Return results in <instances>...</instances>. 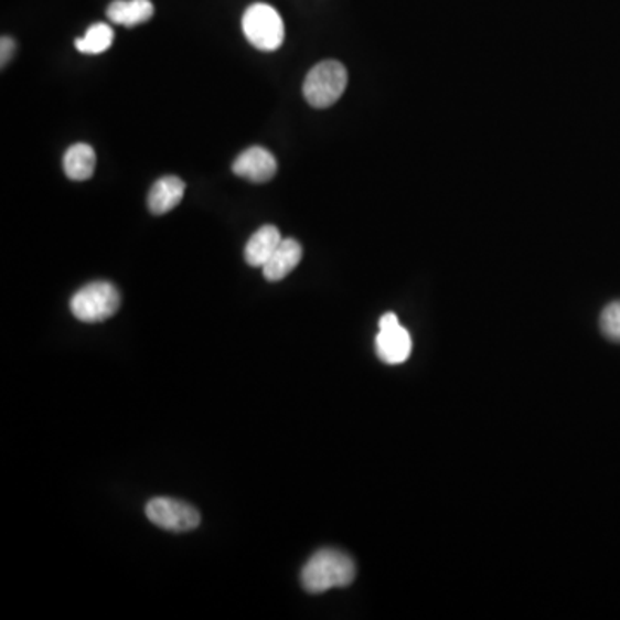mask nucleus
Returning <instances> with one entry per match:
<instances>
[{
  "label": "nucleus",
  "mask_w": 620,
  "mask_h": 620,
  "mask_svg": "<svg viewBox=\"0 0 620 620\" xmlns=\"http://www.w3.org/2000/svg\"><path fill=\"white\" fill-rule=\"evenodd\" d=\"M302 586L309 594H324L328 589L345 588L355 579V564L340 549L316 552L302 569Z\"/></svg>",
  "instance_id": "nucleus-1"
},
{
  "label": "nucleus",
  "mask_w": 620,
  "mask_h": 620,
  "mask_svg": "<svg viewBox=\"0 0 620 620\" xmlns=\"http://www.w3.org/2000/svg\"><path fill=\"white\" fill-rule=\"evenodd\" d=\"M349 75L338 61H322L310 70L303 83V97L316 109H327L340 100L346 88Z\"/></svg>",
  "instance_id": "nucleus-2"
},
{
  "label": "nucleus",
  "mask_w": 620,
  "mask_h": 620,
  "mask_svg": "<svg viewBox=\"0 0 620 620\" xmlns=\"http://www.w3.org/2000/svg\"><path fill=\"white\" fill-rule=\"evenodd\" d=\"M121 306L118 288L109 281H94L76 291L72 312L82 322H103L113 318Z\"/></svg>",
  "instance_id": "nucleus-3"
},
{
  "label": "nucleus",
  "mask_w": 620,
  "mask_h": 620,
  "mask_svg": "<svg viewBox=\"0 0 620 620\" xmlns=\"http://www.w3.org/2000/svg\"><path fill=\"white\" fill-rule=\"evenodd\" d=\"M245 36L264 52L278 51L285 42V24L279 12L269 4H252L242 20Z\"/></svg>",
  "instance_id": "nucleus-4"
},
{
  "label": "nucleus",
  "mask_w": 620,
  "mask_h": 620,
  "mask_svg": "<svg viewBox=\"0 0 620 620\" xmlns=\"http://www.w3.org/2000/svg\"><path fill=\"white\" fill-rule=\"evenodd\" d=\"M146 514L150 523L173 533H185V531L195 530L201 524V514L195 506L190 503L181 502L177 499H159L150 500L146 506Z\"/></svg>",
  "instance_id": "nucleus-5"
},
{
  "label": "nucleus",
  "mask_w": 620,
  "mask_h": 620,
  "mask_svg": "<svg viewBox=\"0 0 620 620\" xmlns=\"http://www.w3.org/2000/svg\"><path fill=\"white\" fill-rule=\"evenodd\" d=\"M377 357L389 365L402 364L410 357L413 338L402 327L397 314L388 312L380 319V333L376 336Z\"/></svg>",
  "instance_id": "nucleus-6"
},
{
  "label": "nucleus",
  "mask_w": 620,
  "mask_h": 620,
  "mask_svg": "<svg viewBox=\"0 0 620 620\" xmlns=\"http://www.w3.org/2000/svg\"><path fill=\"white\" fill-rule=\"evenodd\" d=\"M276 171H278V162L275 156L263 147H250L239 153L233 162V173L252 183H266L275 178Z\"/></svg>",
  "instance_id": "nucleus-7"
},
{
  "label": "nucleus",
  "mask_w": 620,
  "mask_h": 620,
  "mask_svg": "<svg viewBox=\"0 0 620 620\" xmlns=\"http://www.w3.org/2000/svg\"><path fill=\"white\" fill-rule=\"evenodd\" d=\"M302 254V245L297 239L284 238L271 259L267 260L266 266L263 267L264 278L267 281H272V284L287 278L295 267L299 266Z\"/></svg>",
  "instance_id": "nucleus-8"
},
{
  "label": "nucleus",
  "mask_w": 620,
  "mask_h": 620,
  "mask_svg": "<svg viewBox=\"0 0 620 620\" xmlns=\"http://www.w3.org/2000/svg\"><path fill=\"white\" fill-rule=\"evenodd\" d=\"M185 195V183L177 177H165L153 183L149 193L150 213L156 216L173 211Z\"/></svg>",
  "instance_id": "nucleus-9"
},
{
  "label": "nucleus",
  "mask_w": 620,
  "mask_h": 620,
  "mask_svg": "<svg viewBox=\"0 0 620 620\" xmlns=\"http://www.w3.org/2000/svg\"><path fill=\"white\" fill-rule=\"evenodd\" d=\"M281 242H284L281 233L272 224H266L263 228L257 229L248 239L247 247H245V260H247L248 266H266L267 260L271 259Z\"/></svg>",
  "instance_id": "nucleus-10"
},
{
  "label": "nucleus",
  "mask_w": 620,
  "mask_h": 620,
  "mask_svg": "<svg viewBox=\"0 0 620 620\" xmlns=\"http://www.w3.org/2000/svg\"><path fill=\"white\" fill-rule=\"evenodd\" d=\"M153 17V4L150 0H115L107 8V18L121 26H138Z\"/></svg>",
  "instance_id": "nucleus-11"
},
{
  "label": "nucleus",
  "mask_w": 620,
  "mask_h": 620,
  "mask_svg": "<svg viewBox=\"0 0 620 620\" xmlns=\"http://www.w3.org/2000/svg\"><path fill=\"white\" fill-rule=\"evenodd\" d=\"M95 164H97L95 150L87 143L70 147L64 156V173L73 181L90 180L94 177Z\"/></svg>",
  "instance_id": "nucleus-12"
},
{
  "label": "nucleus",
  "mask_w": 620,
  "mask_h": 620,
  "mask_svg": "<svg viewBox=\"0 0 620 620\" xmlns=\"http://www.w3.org/2000/svg\"><path fill=\"white\" fill-rule=\"evenodd\" d=\"M115 40V32L109 24L97 23L88 28L83 39L76 40V49L83 54H103L109 51Z\"/></svg>",
  "instance_id": "nucleus-13"
},
{
  "label": "nucleus",
  "mask_w": 620,
  "mask_h": 620,
  "mask_svg": "<svg viewBox=\"0 0 620 620\" xmlns=\"http://www.w3.org/2000/svg\"><path fill=\"white\" fill-rule=\"evenodd\" d=\"M600 328L605 336L620 343V300L609 303L601 312Z\"/></svg>",
  "instance_id": "nucleus-14"
},
{
  "label": "nucleus",
  "mask_w": 620,
  "mask_h": 620,
  "mask_svg": "<svg viewBox=\"0 0 620 620\" xmlns=\"http://www.w3.org/2000/svg\"><path fill=\"white\" fill-rule=\"evenodd\" d=\"M17 51V42L9 39V36H2V45H0V60H2V66L11 61L12 54Z\"/></svg>",
  "instance_id": "nucleus-15"
}]
</instances>
